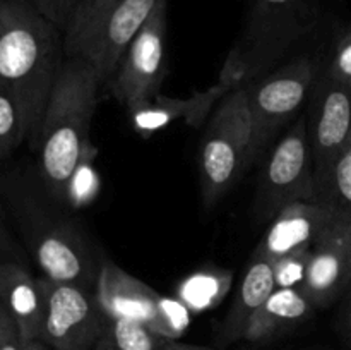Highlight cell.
I'll list each match as a JSON object with an SVG mask.
<instances>
[{"instance_id":"obj_1","label":"cell","mask_w":351,"mask_h":350,"mask_svg":"<svg viewBox=\"0 0 351 350\" xmlns=\"http://www.w3.org/2000/svg\"><path fill=\"white\" fill-rule=\"evenodd\" d=\"M0 196L27 254L43 277L96 290L105 257L81 223L62 209L40 177L14 170L0 177Z\"/></svg>"},{"instance_id":"obj_2","label":"cell","mask_w":351,"mask_h":350,"mask_svg":"<svg viewBox=\"0 0 351 350\" xmlns=\"http://www.w3.org/2000/svg\"><path fill=\"white\" fill-rule=\"evenodd\" d=\"M64 62V33L27 5L10 0L0 26V86L19 103L33 148Z\"/></svg>"},{"instance_id":"obj_3","label":"cell","mask_w":351,"mask_h":350,"mask_svg":"<svg viewBox=\"0 0 351 350\" xmlns=\"http://www.w3.org/2000/svg\"><path fill=\"white\" fill-rule=\"evenodd\" d=\"M101 84L81 58H65L48 100L38 139V177L57 201L67 202L75 172L88 150Z\"/></svg>"},{"instance_id":"obj_4","label":"cell","mask_w":351,"mask_h":350,"mask_svg":"<svg viewBox=\"0 0 351 350\" xmlns=\"http://www.w3.org/2000/svg\"><path fill=\"white\" fill-rule=\"evenodd\" d=\"M317 19L319 0H249L219 81L237 88L261 78L314 30Z\"/></svg>"},{"instance_id":"obj_5","label":"cell","mask_w":351,"mask_h":350,"mask_svg":"<svg viewBox=\"0 0 351 350\" xmlns=\"http://www.w3.org/2000/svg\"><path fill=\"white\" fill-rule=\"evenodd\" d=\"M252 119L245 84L226 93L208 120L199 151L202 202L213 208L250 168Z\"/></svg>"},{"instance_id":"obj_6","label":"cell","mask_w":351,"mask_h":350,"mask_svg":"<svg viewBox=\"0 0 351 350\" xmlns=\"http://www.w3.org/2000/svg\"><path fill=\"white\" fill-rule=\"evenodd\" d=\"M317 64L308 55L297 57L278 71L247 82L252 146L250 163L269 148L285 129L298 119L302 106L317 81Z\"/></svg>"},{"instance_id":"obj_7","label":"cell","mask_w":351,"mask_h":350,"mask_svg":"<svg viewBox=\"0 0 351 350\" xmlns=\"http://www.w3.org/2000/svg\"><path fill=\"white\" fill-rule=\"evenodd\" d=\"M315 199V174L308 141L307 115L302 113L274 144L261 172L254 211L271 222L285 208Z\"/></svg>"},{"instance_id":"obj_8","label":"cell","mask_w":351,"mask_h":350,"mask_svg":"<svg viewBox=\"0 0 351 350\" xmlns=\"http://www.w3.org/2000/svg\"><path fill=\"white\" fill-rule=\"evenodd\" d=\"M38 280L45 297L40 342L51 350H95L106 321L96 292L47 277Z\"/></svg>"},{"instance_id":"obj_9","label":"cell","mask_w":351,"mask_h":350,"mask_svg":"<svg viewBox=\"0 0 351 350\" xmlns=\"http://www.w3.org/2000/svg\"><path fill=\"white\" fill-rule=\"evenodd\" d=\"M167 57V0L154 9L149 19L127 48L115 75L106 86L110 95L125 106L137 108L160 95L165 81Z\"/></svg>"},{"instance_id":"obj_10","label":"cell","mask_w":351,"mask_h":350,"mask_svg":"<svg viewBox=\"0 0 351 350\" xmlns=\"http://www.w3.org/2000/svg\"><path fill=\"white\" fill-rule=\"evenodd\" d=\"M165 0H113L103 16L65 58H81L108 86L127 48Z\"/></svg>"},{"instance_id":"obj_11","label":"cell","mask_w":351,"mask_h":350,"mask_svg":"<svg viewBox=\"0 0 351 350\" xmlns=\"http://www.w3.org/2000/svg\"><path fill=\"white\" fill-rule=\"evenodd\" d=\"M95 292L103 312L110 318L132 319L160 335L175 338V323L171 321L167 299L106 257L101 263Z\"/></svg>"},{"instance_id":"obj_12","label":"cell","mask_w":351,"mask_h":350,"mask_svg":"<svg viewBox=\"0 0 351 350\" xmlns=\"http://www.w3.org/2000/svg\"><path fill=\"white\" fill-rule=\"evenodd\" d=\"M311 95L305 115L317 177L351 141V86L324 72L317 78Z\"/></svg>"},{"instance_id":"obj_13","label":"cell","mask_w":351,"mask_h":350,"mask_svg":"<svg viewBox=\"0 0 351 350\" xmlns=\"http://www.w3.org/2000/svg\"><path fill=\"white\" fill-rule=\"evenodd\" d=\"M339 223H348L317 201L291 205L278 213L257 246L256 253L273 263L308 253L326 233Z\"/></svg>"},{"instance_id":"obj_14","label":"cell","mask_w":351,"mask_h":350,"mask_svg":"<svg viewBox=\"0 0 351 350\" xmlns=\"http://www.w3.org/2000/svg\"><path fill=\"white\" fill-rule=\"evenodd\" d=\"M350 287L351 223H339L311 249L302 290L315 307L324 309L338 302Z\"/></svg>"},{"instance_id":"obj_15","label":"cell","mask_w":351,"mask_h":350,"mask_svg":"<svg viewBox=\"0 0 351 350\" xmlns=\"http://www.w3.org/2000/svg\"><path fill=\"white\" fill-rule=\"evenodd\" d=\"M0 304L16 321L24 342L40 340L45 316L43 290L23 261L0 263Z\"/></svg>"},{"instance_id":"obj_16","label":"cell","mask_w":351,"mask_h":350,"mask_svg":"<svg viewBox=\"0 0 351 350\" xmlns=\"http://www.w3.org/2000/svg\"><path fill=\"white\" fill-rule=\"evenodd\" d=\"M278 288L276 268L273 261L252 254L245 275L239 285L232 307L226 312L221 326H219V340L223 343H233L243 338L250 319L263 307L271 294Z\"/></svg>"},{"instance_id":"obj_17","label":"cell","mask_w":351,"mask_h":350,"mask_svg":"<svg viewBox=\"0 0 351 350\" xmlns=\"http://www.w3.org/2000/svg\"><path fill=\"white\" fill-rule=\"evenodd\" d=\"M317 311L302 287H278L263 307L254 314L243 338L250 343H266L288 335Z\"/></svg>"},{"instance_id":"obj_18","label":"cell","mask_w":351,"mask_h":350,"mask_svg":"<svg viewBox=\"0 0 351 350\" xmlns=\"http://www.w3.org/2000/svg\"><path fill=\"white\" fill-rule=\"evenodd\" d=\"M232 89V86L219 81L208 91L197 93L191 100H173L156 95L149 102L130 110V117H132L134 127L143 134L153 132V130L167 126L175 117H185L189 124L197 126L211 112L213 106L218 105L219 100Z\"/></svg>"},{"instance_id":"obj_19","label":"cell","mask_w":351,"mask_h":350,"mask_svg":"<svg viewBox=\"0 0 351 350\" xmlns=\"http://www.w3.org/2000/svg\"><path fill=\"white\" fill-rule=\"evenodd\" d=\"M314 201L328 206L351 223V141L329 167L315 177Z\"/></svg>"},{"instance_id":"obj_20","label":"cell","mask_w":351,"mask_h":350,"mask_svg":"<svg viewBox=\"0 0 351 350\" xmlns=\"http://www.w3.org/2000/svg\"><path fill=\"white\" fill-rule=\"evenodd\" d=\"M168 336L143 323L106 316L105 329L95 350H161Z\"/></svg>"},{"instance_id":"obj_21","label":"cell","mask_w":351,"mask_h":350,"mask_svg":"<svg viewBox=\"0 0 351 350\" xmlns=\"http://www.w3.org/2000/svg\"><path fill=\"white\" fill-rule=\"evenodd\" d=\"M23 141H27V129L19 103L0 86V163L5 161Z\"/></svg>"},{"instance_id":"obj_22","label":"cell","mask_w":351,"mask_h":350,"mask_svg":"<svg viewBox=\"0 0 351 350\" xmlns=\"http://www.w3.org/2000/svg\"><path fill=\"white\" fill-rule=\"evenodd\" d=\"M113 0H82L72 16L71 24L64 33V50L65 57L75 48V45L86 36L89 30L96 24V21L103 16Z\"/></svg>"},{"instance_id":"obj_23","label":"cell","mask_w":351,"mask_h":350,"mask_svg":"<svg viewBox=\"0 0 351 350\" xmlns=\"http://www.w3.org/2000/svg\"><path fill=\"white\" fill-rule=\"evenodd\" d=\"M17 2L33 9L45 19L53 23L62 33H65L81 0H17Z\"/></svg>"},{"instance_id":"obj_24","label":"cell","mask_w":351,"mask_h":350,"mask_svg":"<svg viewBox=\"0 0 351 350\" xmlns=\"http://www.w3.org/2000/svg\"><path fill=\"white\" fill-rule=\"evenodd\" d=\"M329 75L343 84L351 86V26L338 38L331 62L326 69Z\"/></svg>"},{"instance_id":"obj_25","label":"cell","mask_w":351,"mask_h":350,"mask_svg":"<svg viewBox=\"0 0 351 350\" xmlns=\"http://www.w3.org/2000/svg\"><path fill=\"white\" fill-rule=\"evenodd\" d=\"M308 254H311V250L297 254V256L285 257V259L274 263L278 287H302L305 271H307Z\"/></svg>"},{"instance_id":"obj_26","label":"cell","mask_w":351,"mask_h":350,"mask_svg":"<svg viewBox=\"0 0 351 350\" xmlns=\"http://www.w3.org/2000/svg\"><path fill=\"white\" fill-rule=\"evenodd\" d=\"M0 350H26V342L16 321L0 304Z\"/></svg>"},{"instance_id":"obj_27","label":"cell","mask_w":351,"mask_h":350,"mask_svg":"<svg viewBox=\"0 0 351 350\" xmlns=\"http://www.w3.org/2000/svg\"><path fill=\"white\" fill-rule=\"evenodd\" d=\"M7 209L0 196V263L5 261H21V247L10 233V226L7 223Z\"/></svg>"},{"instance_id":"obj_28","label":"cell","mask_w":351,"mask_h":350,"mask_svg":"<svg viewBox=\"0 0 351 350\" xmlns=\"http://www.w3.org/2000/svg\"><path fill=\"white\" fill-rule=\"evenodd\" d=\"M336 328L345 345L351 350V287L339 299L338 314H336Z\"/></svg>"},{"instance_id":"obj_29","label":"cell","mask_w":351,"mask_h":350,"mask_svg":"<svg viewBox=\"0 0 351 350\" xmlns=\"http://www.w3.org/2000/svg\"><path fill=\"white\" fill-rule=\"evenodd\" d=\"M161 350H223V349H216V347H206V345H191V343L177 342L175 338H168Z\"/></svg>"},{"instance_id":"obj_30","label":"cell","mask_w":351,"mask_h":350,"mask_svg":"<svg viewBox=\"0 0 351 350\" xmlns=\"http://www.w3.org/2000/svg\"><path fill=\"white\" fill-rule=\"evenodd\" d=\"M26 350H51V349L47 345V343H43V342H40V340H36V342L26 343Z\"/></svg>"},{"instance_id":"obj_31","label":"cell","mask_w":351,"mask_h":350,"mask_svg":"<svg viewBox=\"0 0 351 350\" xmlns=\"http://www.w3.org/2000/svg\"><path fill=\"white\" fill-rule=\"evenodd\" d=\"M10 0H0V26H2L3 19H5L7 12H9Z\"/></svg>"},{"instance_id":"obj_32","label":"cell","mask_w":351,"mask_h":350,"mask_svg":"<svg viewBox=\"0 0 351 350\" xmlns=\"http://www.w3.org/2000/svg\"><path fill=\"white\" fill-rule=\"evenodd\" d=\"M304 350H322V349H304Z\"/></svg>"},{"instance_id":"obj_33","label":"cell","mask_w":351,"mask_h":350,"mask_svg":"<svg viewBox=\"0 0 351 350\" xmlns=\"http://www.w3.org/2000/svg\"><path fill=\"white\" fill-rule=\"evenodd\" d=\"M81 2H82V0H81ZM81 2H79V3H81Z\"/></svg>"}]
</instances>
